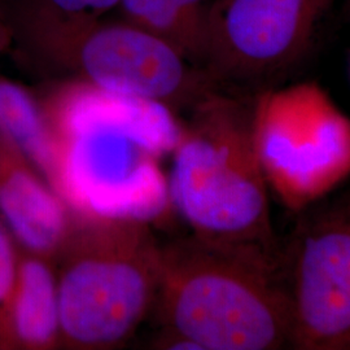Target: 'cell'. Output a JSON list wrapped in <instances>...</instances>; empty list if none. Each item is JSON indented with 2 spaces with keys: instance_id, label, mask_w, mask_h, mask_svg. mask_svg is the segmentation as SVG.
<instances>
[{
  "instance_id": "6da1fadb",
  "label": "cell",
  "mask_w": 350,
  "mask_h": 350,
  "mask_svg": "<svg viewBox=\"0 0 350 350\" xmlns=\"http://www.w3.org/2000/svg\"><path fill=\"white\" fill-rule=\"evenodd\" d=\"M57 147L53 189L72 211L150 222L170 201L156 160L174 150L182 122L163 105L77 82L40 98Z\"/></svg>"
},
{
  "instance_id": "7a4b0ae2",
  "label": "cell",
  "mask_w": 350,
  "mask_h": 350,
  "mask_svg": "<svg viewBox=\"0 0 350 350\" xmlns=\"http://www.w3.org/2000/svg\"><path fill=\"white\" fill-rule=\"evenodd\" d=\"M161 328L200 350L288 348L279 253L191 234L161 247L156 300Z\"/></svg>"
},
{
  "instance_id": "3957f363",
  "label": "cell",
  "mask_w": 350,
  "mask_h": 350,
  "mask_svg": "<svg viewBox=\"0 0 350 350\" xmlns=\"http://www.w3.org/2000/svg\"><path fill=\"white\" fill-rule=\"evenodd\" d=\"M0 8L29 62L52 82H77L189 112L218 86L174 47L124 20L64 18L27 0Z\"/></svg>"
},
{
  "instance_id": "277c9868",
  "label": "cell",
  "mask_w": 350,
  "mask_h": 350,
  "mask_svg": "<svg viewBox=\"0 0 350 350\" xmlns=\"http://www.w3.org/2000/svg\"><path fill=\"white\" fill-rule=\"evenodd\" d=\"M253 107L254 95L218 88L188 112L173 150L169 192L192 234L279 253Z\"/></svg>"
},
{
  "instance_id": "5b68a950",
  "label": "cell",
  "mask_w": 350,
  "mask_h": 350,
  "mask_svg": "<svg viewBox=\"0 0 350 350\" xmlns=\"http://www.w3.org/2000/svg\"><path fill=\"white\" fill-rule=\"evenodd\" d=\"M53 266L60 349H120L156 305L161 245L144 219L75 212Z\"/></svg>"
},
{
  "instance_id": "8992f818",
  "label": "cell",
  "mask_w": 350,
  "mask_h": 350,
  "mask_svg": "<svg viewBox=\"0 0 350 350\" xmlns=\"http://www.w3.org/2000/svg\"><path fill=\"white\" fill-rule=\"evenodd\" d=\"M253 135L269 191L300 213L350 176V117L317 82L254 94Z\"/></svg>"
},
{
  "instance_id": "52a82bcc",
  "label": "cell",
  "mask_w": 350,
  "mask_h": 350,
  "mask_svg": "<svg viewBox=\"0 0 350 350\" xmlns=\"http://www.w3.org/2000/svg\"><path fill=\"white\" fill-rule=\"evenodd\" d=\"M325 200L279 244L292 349L350 350V193Z\"/></svg>"
},
{
  "instance_id": "ba28073f",
  "label": "cell",
  "mask_w": 350,
  "mask_h": 350,
  "mask_svg": "<svg viewBox=\"0 0 350 350\" xmlns=\"http://www.w3.org/2000/svg\"><path fill=\"white\" fill-rule=\"evenodd\" d=\"M335 0H212L201 69L244 91L286 75L308 55Z\"/></svg>"
},
{
  "instance_id": "9c48e42d",
  "label": "cell",
  "mask_w": 350,
  "mask_h": 350,
  "mask_svg": "<svg viewBox=\"0 0 350 350\" xmlns=\"http://www.w3.org/2000/svg\"><path fill=\"white\" fill-rule=\"evenodd\" d=\"M0 218L23 250L53 261L75 211L10 143L0 139Z\"/></svg>"
},
{
  "instance_id": "30bf717a",
  "label": "cell",
  "mask_w": 350,
  "mask_h": 350,
  "mask_svg": "<svg viewBox=\"0 0 350 350\" xmlns=\"http://www.w3.org/2000/svg\"><path fill=\"white\" fill-rule=\"evenodd\" d=\"M0 349H60V306L53 261L20 252L17 280L0 327Z\"/></svg>"
},
{
  "instance_id": "8fae6325",
  "label": "cell",
  "mask_w": 350,
  "mask_h": 350,
  "mask_svg": "<svg viewBox=\"0 0 350 350\" xmlns=\"http://www.w3.org/2000/svg\"><path fill=\"white\" fill-rule=\"evenodd\" d=\"M0 139L18 150L53 188L59 170L57 147L40 98L0 75Z\"/></svg>"
},
{
  "instance_id": "7c38bea8",
  "label": "cell",
  "mask_w": 350,
  "mask_h": 350,
  "mask_svg": "<svg viewBox=\"0 0 350 350\" xmlns=\"http://www.w3.org/2000/svg\"><path fill=\"white\" fill-rule=\"evenodd\" d=\"M212 0H121L120 20L160 38L201 69Z\"/></svg>"
},
{
  "instance_id": "4fadbf2b",
  "label": "cell",
  "mask_w": 350,
  "mask_h": 350,
  "mask_svg": "<svg viewBox=\"0 0 350 350\" xmlns=\"http://www.w3.org/2000/svg\"><path fill=\"white\" fill-rule=\"evenodd\" d=\"M39 10L64 17L79 20H99L116 11L121 0H27Z\"/></svg>"
},
{
  "instance_id": "5bb4252c",
  "label": "cell",
  "mask_w": 350,
  "mask_h": 350,
  "mask_svg": "<svg viewBox=\"0 0 350 350\" xmlns=\"http://www.w3.org/2000/svg\"><path fill=\"white\" fill-rule=\"evenodd\" d=\"M20 252L11 231L0 218V327L17 280Z\"/></svg>"
},
{
  "instance_id": "9a60e30c",
  "label": "cell",
  "mask_w": 350,
  "mask_h": 350,
  "mask_svg": "<svg viewBox=\"0 0 350 350\" xmlns=\"http://www.w3.org/2000/svg\"><path fill=\"white\" fill-rule=\"evenodd\" d=\"M150 345L152 349L200 350L199 347L191 340L182 338L175 332L163 329V328H161L157 336L150 341Z\"/></svg>"
},
{
  "instance_id": "2e32d148",
  "label": "cell",
  "mask_w": 350,
  "mask_h": 350,
  "mask_svg": "<svg viewBox=\"0 0 350 350\" xmlns=\"http://www.w3.org/2000/svg\"><path fill=\"white\" fill-rule=\"evenodd\" d=\"M13 44L12 27L10 25L7 17L0 8V53L10 50Z\"/></svg>"
},
{
  "instance_id": "e0dca14e",
  "label": "cell",
  "mask_w": 350,
  "mask_h": 350,
  "mask_svg": "<svg viewBox=\"0 0 350 350\" xmlns=\"http://www.w3.org/2000/svg\"><path fill=\"white\" fill-rule=\"evenodd\" d=\"M347 11L350 12V0H347Z\"/></svg>"
}]
</instances>
